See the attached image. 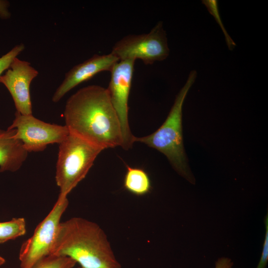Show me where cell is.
Segmentation results:
<instances>
[{
  "mask_svg": "<svg viewBox=\"0 0 268 268\" xmlns=\"http://www.w3.org/2000/svg\"><path fill=\"white\" fill-rule=\"evenodd\" d=\"M119 61L111 53L101 55L95 54L83 62L74 66L65 74L63 82L53 94L52 101L58 102L72 88L91 79L97 73L104 71H110Z\"/></svg>",
  "mask_w": 268,
  "mask_h": 268,
  "instance_id": "10",
  "label": "cell"
},
{
  "mask_svg": "<svg viewBox=\"0 0 268 268\" xmlns=\"http://www.w3.org/2000/svg\"><path fill=\"white\" fill-rule=\"evenodd\" d=\"M111 53L119 61L139 59L145 65L165 60L169 49L162 22H158L148 33L122 38L114 44Z\"/></svg>",
  "mask_w": 268,
  "mask_h": 268,
  "instance_id": "6",
  "label": "cell"
},
{
  "mask_svg": "<svg viewBox=\"0 0 268 268\" xmlns=\"http://www.w3.org/2000/svg\"><path fill=\"white\" fill-rule=\"evenodd\" d=\"M103 150L70 132L59 144L55 179L62 197L67 195L86 176Z\"/></svg>",
  "mask_w": 268,
  "mask_h": 268,
  "instance_id": "4",
  "label": "cell"
},
{
  "mask_svg": "<svg viewBox=\"0 0 268 268\" xmlns=\"http://www.w3.org/2000/svg\"><path fill=\"white\" fill-rule=\"evenodd\" d=\"M9 2L7 0H0V17L2 19H7L10 17V13L8 10Z\"/></svg>",
  "mask_w": 268,
  "mask_h": 268,
  "instance_id": "18",
  "label": "cell"
},
{
  "mask_svg": "<svg viewBox=\"0 0 268 268\" xmlns=\"http://www.w3.org/2000/svg\"><path fill=\"white\" fill-rule=\"evenodd\" d=\"M8 129H15V137L20 140L28 152L44 150L50 144L62 142L69 132L66 126L50 124L32 114L23 115L16 111Z\"/></svg>",
  "mask_w": 268,
  "mask_h": 268,
  "instance_id": "7",
  "label": "cell"
},
{
  "mask_svg": "<svg viewBox=\"0 0 268 268\" xmlns=\"http://www.w3.org/2000/svg\"><path fill=\"white\" fill-rule=\"evenodd\" d=\"M134 60H120L111 70V78L107 88L111 103L119 119L122 134V147L131 149L134 136L132 133L129 123L128 101L134 71Z\"/></svg>",
  "mask_w": 268,
  "mask_h": 268,
  "instance_id": "8",
  "label": "cell"
},
{
  "mask_svg": "<svg viewBox=\"0 0 268 268\" xmlns=\"http://www.w3.org/2000/svg\"><path fill=\"white\" fill-rule=\"evenodd\" d=\"M233 263L230 258H219L215 263L214 268H233Z\"/></svg>",
  "mask_w": 268,
  "mask_h": 268,
  "instance_id": "19",
  "label": "cell"
},
{
  "mask_svg": "<svg viewBox=\"0 0 268 268\" xmlns=\"http://www.w3.org/2000/svg\"><path fill=\"white\" fill-rule=\"evenodd\" d=\"M25 49L23 43L14 46L8 52L0 58V77L2 72L8 69L13 60L16 58Z\"/></svg>",
  "mask_w": 268,
  "mask_h": 268,
  "instance_id": "16",
  "label": "cell"
},
{
  "mask_svg": "<svg viewBox=\"0 0 268 268\" xmlns=\"http://www.w3.org/2000/svg\"><path fill=\"white\" fill-rule=\"evenodd\" d=\"M38 71L31 64L15 58L5 73L0 77V83L7 89L13 99L16 111L23 115L32 114L30 87Z\"/></svg>",
  "mask_w": 268,
  "mask_h": 268,
  "instance_id": "9",
  "label": "cell"
},
{
  "mask_svg": "<svg viewBox=\"0 0 268 268\" xmlns=\"http://www.w3.org/2000/svg\"><path fill=\"white\" fill-rule=\"evenodd\" d=\"M202 3L206 6L209 12L214 17L221 28L224 35L226 43L230 50H232L235 47L236 44L229 35L221 21L219 14L218 1L216 0H203Z\"/></svg>",
  "mask_w": 268,
  "mask_h": 268,
  "instance_id": "15",
  "label": "cell"
},
{
  "mask_svg": "<svg viewBox=\"0 0 268 268\" xmlns=\"http://www.w3.org/2000/svg\"><path fill=\"white\" fill-rule=\"evenodd\" d=\"M50 255L70 258L81 268H121L103 230L81 217L60 222Z\"/></svg>",
  "mask_w": 268,
  "mask_h": 268,
  "instance_id": "2",
  "label": "cell"
},
{
  "mask_svg": "<svg viewBox=\"0 0 268 268\" xmlns=\"http://www.w3.org/2000/svg\"><path fill=\"white\" fill-rule=\"evenodd\" d=\"M15 129H0V172L18 171L25 161L28 152L15 137Z\"/></svg>",
  "mask_w": 268,
  "mask_h": 268,
  "instance_id": "11",
  "label": "cell"
},
{
  "mask_svg": "<svg viewBox=\"0 0 268 268\" xmlns=\"http://www.w3.org/2000/svg\"><path fill=\"white\" fill-rule=\"evenodd\" d=\"M266 234L263 251L260 261L256 268H266L268 262V217L267 214L265 219Z\"/></svg>",
  "mask_w": 268,
  "mask_h": 268,
  "instance_id": "17",
  "label": "cell"
},
{
  "mask_svg": "<svg viewBox=\"0 0 268 268\" xmlns=\"http://www.w3.org/2000/svg\"><path fill=\"white\" fill-rule=\"evenodd\" d=\"M124 186L130 193L138 196L148 194L151 188L147 173L142 169L127 166Z\"/></svg>",
  "mask_w": 268,
  "mask_h": 268,
  "instance_id": "12",
  "label": "cell"
},
{
  "mask_svg": "<svg viewBox=\"0 0 268 268\" xmlns=\"http://www.w3.org/2000/svg\"><path fill=\"white\" fill-rule=\"evenodd\" d=\"M68 205L67 197L59 196L52 210L37 225L32 236L21 245L19 254L20 268H33L50 255L61 218Z\"/></svg>",
  "mask_w": 268,
  "mask_h": 268,
  "instance_id": "5",
  "label": "cell"
},
{
  "mask_svg": "<svg viewBox=\"0 0 268 268\" xmlns=\"http://www.w3.org/2000/svg\"><path fill=\"white\" fill-rule=\"evenodd\" d=\"M78 268H80V267H79Z\"/></svg>",
  "mask_w": 268,
  "mask_h": 268,
  "instance_id": "21",
  "label": "cell"
},
{
  "mask_svg": "<svg viewBox=\"0 0 268 268\" xmlns=\"http://www.w3.org/2000/svg\"><path fill=\"white\" fill-rule=\"evenodd\" d=\"M26 221L24 218H13L11 220L0 222V244L14 240L25 235Z\"/></svg>",
  "mask_w": 268,
  "mask_h": 268,
  "instance_id": "13",
  "label": "cell"
},
{
  "mask_svg": "<svg viewBox=\"0 0 268 268\" xmlns=\"http://www.w3.org/2000/svg\"><path fill=\"white\" fill-rule=\"evenodd\" d=\"M69 132L104 150L122 146L121 124L107 88L82 87L71 95L64 112Z\"/></svg>",
  "mask_w": 268,
  "mask_h": 268,
  "instance_id": "1",
  "label": "cell"
},
{
  "mask_svg": "<svg viewBox=\"0 0 268 268\" xmlns=\"http://www.w3.org/2000/svg\"><path fill=\"white\" fill-rule=\"evenodd\" d=\"M197 75L196 70L190 72L163 124L150 134L134 138V142L144 143L164 154L178 173L193 184L195 179L189 168L183 144L182 107Z\"/></svg>",
  "mask_w": 268,
  "mask_h": 268,
  "instance_id": "3",
  "label": "cell"
},
{
  "mask_svg": "<svg viewBox=\"0 0 268 268\" xmlns=\"http://www.w3.org/2000/svg\"><path fill=\"white\" fill-rule=\"evenodd\" d=\"M76 264L67 257L50 255L39 261L33 268H73Z\"/></svg>",
  "mask_w": 268,
  "mask_h": 268,
  "instance_id": "14",
  "label": "cell"
},
{
  "mask_svg": "<svg viewBox=\"0 0 268 268\" xmlns=\"http://www.w3.org/2000/svg\"><path fill=\"white\" fill-rule=\"evenodd\" d=\"M5 262V260L0 256V266L4 264Z\"/></svg>",
  "mask_w": 268,
  "mask_h": 268,
  "instance_id": "20",
  "label": "cell"
}]
</instances>
